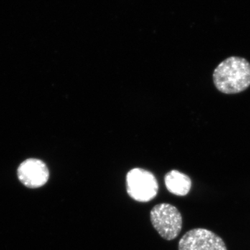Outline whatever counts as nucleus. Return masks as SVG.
<instances>
[{
	"label": "nucleus",
	"instance_id": "39448f33",
	"mask_svg": "<svg viewBox=\"0 0 250 250\" xmlns=\"http://www.w3.org/2000/svg\"><path fill=\"white\" fill-rule=\"evenodd\" d=\"M17 175L24 187L37 189L44 187L48 182L49 170L44 161L30 158L22 161L18 166Z\"/></svg>",
	"mask_w": 250,
	"mask_h": 250
},
{
	"label": "nucleus",
	"instance_id": "7ed1b4c3",
	"mask_svg": "<svg viewBox=\"0 0 250 250\" xmlns=\"http://www.w3.org/2000/svg\"><path fill=\"white\" fill-rule=\"evenodd\" d=\"M126 186L129 197L143 203L155 198L159 191V184L155 176L142 168H134L128 172Z\"/></svg>",
	"mask_w": 250,
	"mask_h": 250
},
{
	"label": "nucleus",
	"instance_id": "20e7f679",
	"mask_svg": "<svg viewBox=\"0 0 250 250\" xmlns=\"http://www.w3.org/2000/svg\"><path fill=\"white\" fill-rule=\"evenodd\" d=\"M179 250H228L221 237L204 228L187 231L179 242Z\"/></svg>",
	"mask_w": 250,
	"mask_h": 250
},
{
	"label": "nucleus",
	"instance_id": "f03ea898",
	"mask_svg": "<svg viewBox=\"0 0 250 250\" xmlns=\"http://www.w3.org/2000/svg\"><path fill=\"white\" fill-rule=\"evenodd\" d=\"M150 220L159 234L167 241L174 240L182 231V214L177 207L170 204L154 206L150 211Z\"/></svg>",
	"mask_w": 250,
	"mask_h": 250
},
{
	"label": "nucleus",
	"instance_id": "f257e3e1",
	"mask_svg": "<svg viewBox=\"0 0 250 250\" xmlns=\"http://www.w3.org/2000/svg\"><path fill=\"white\" fill-rule=\"evenodd\" d=\"M213 81L220 93L226 95L242 93L250 86V62L243 57H229L215 67Z\"/></svg>",
	"mask_w": 250,
	"mask_h": 250
},
{
	"label": "nucleus",
	"instance_id": "423d86ee",
	"mask_svg": "<svg viewBox=\"0 0 250 250\" xmlns=\"http://www.w3.org/2000/svg\"><path fill=\"white\" fill-rule=\"evenodd\" d=\"M164 181L167 190L177 196H186L191 189V179L179 171L171 170L167 172Z\"/></svg>",
	"mask_w": 250,
	"mask_h": 250
}]
</instances>
